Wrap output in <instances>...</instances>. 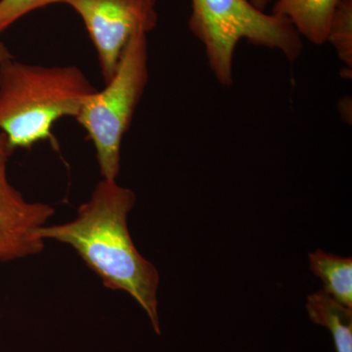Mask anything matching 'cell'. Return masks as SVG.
Segmentation results:
<instances>
[{
  "mask_svg": "<svg viewBox=\"0 0 352 352\" xmlns=\"http://www.w3.org/2000/svg\"><path fill=\"white\" fill-rule=\"evenodd\" d=\"M132 190L117 180L102 179L75 219L43 226L38 235L73 248L87 267L98 275L104 286L126 292L149 317L157 335L161 323L157 312L160 275L154 264L136 249L127 219L135 205Z\"/></svg>",
  "mask_w": 352,
  "mask_h": 352,
  "instance_id": "6da1fadb",
  "label": "cell"
},
{
  "mask_svg": "<svg viewBox=\"0 0 352 352\" xmlns=\"http://www.w3.org/2000/svg\"><path fill=\"white\" fill-rule=\"evenodd\" d=\"M97 89L76 66H39L10 59L0 66V132L11 152L53 142L58 120L76 119Z\"/></svg>",
  "mask_w": 352,
  "mask_h": 352,
  "instance_id": "7a4b0ae2",
  "label": "cell"
},
{
  "mask_svg": "<svg viewBox=\"0 0 352 352\" xmlns=\"http://www.w3.org/2000/svg\"><path fill=\"white\" fill-rule=\"evenodd\" d=\"M189 28L205 48L215 80L233 85L234 54L243 39L281 52L289 61L302 54V38L289 21L266 14L250 0H191Z\"/></svg>",
  "mask_w": 352,
  "mask_h": 352,
  "instance_id": "3957f363",
  "label": "cell"
},
{
  "mask_svg": "<svg viewBox=\"0 0 352 352\" xmlns=\"http://www.w3.org/2000/svg\"><path fill=\"white\" fill-rule=\"evenodd\" d=\"M147 34L131 39L118 68L103 90H97L83 104L76 120L94 146L103 179L117 180L120 150L134 113L149 80Z\"/></svg>",
  "mask_w": 352,
  "mask_h": 352,
  "instance_id": "277c9868",
  "label": "cell"
},
{
  "mask_svg": "<svg viewBox=\"0 0 352 352\" xmlns=\"http://www.w3.org/2000/svg\"><path fill=\"white\" fill-rule=\"evenodd\" d=\"M78 14L98 57L104 82H110L134 36L154 31L157 0H59Z\"/></svg>",
  "mask_w": 352,
  "mask_h": 352,
  "instance_id": "5b68a950",
  "label": "cell"
},
{
  "mask_svg": "<svg viewBox=\"0 0 352 352\" xmlns=\"http://www.w3.org/2000/svg\"><path fill=\"white\" fill-rule=\"evenodd\" d=\"M12 152L0 132V261L36 256L44 249L38 230L55 214L51 206L25 200L7 176V164Z\"/></svg>",
  "mask_w": 352,
  "mask_h": 352,
  "instance_id": "8992f818",
  "label": "cell"
},
{
  "mask_svg": "<svg viewBox=\"0 0 352 352\" xmlns=\"http://www.w3.org/2000/svg\"><path fill=\"white\" fill-rule=\"evenodd\" d=\"M340 0H276L274 15L289 21L300 38L322 45L327 43L329 25Z\"/></svg>",
  "mask_w": 352,
  "mask_h": 352,
  "instance_id": "52a82bcc",
  "label": "cell"
},
{
  "mask_svg": "<svg viewBox=\"0 0 352 352\" xmlns=\"http://www.w3.org/2000/svg\"><path fill=\"white\" fill-rule=\"evenodd\" d=\"M309 268L320 278L322 292L352 309V259L316 250L309 254Z\"/></svg>",
  "mask_w": 352,
  "mask_h": 352,
  "instance_id": "ba28073f",
  "label": "cell"
},
{
  "mask_svg": "<svg viewBox=\"0 0 352 352\" xmlns=\"http://www.w3.org/2000/svg\"><path fill=\"white\" fill-rule=\"evenodd\" d=\"M307 309L310 320L332 333L337 352H352L351 308L340 305L320 291L308 296Z\"/></svg>",
  "mask_w": 352,
  "mask_h": 352,
  "instance_id": "9c48e42d",
  "label": "cell"
},
{
  "mask_svg": "<svg viewBox=\"0 0 352 352\" xmlns=\"http://www.w3.org/2000/svg\"><path fill=\"white\" fill-rule=\"evenodd\" d=\"M332 43L340 61L351 71L352 0H340L329 25L327 43Z\"/></svg>",
  "mask_w": 352,
  "mask_h": 352,
  "instance_id": "30bf717a",
  "label": "cell"
},
{
  "mask_svg": "<svg viewBox=\"0 0 352 352\" xmlns=\"http://www.w3.org/2000/svg\"><path fill=\"white\" fill-rule=\"evenodd\" d=\"M56 3L59 0H0V32L32 11Z\"/></svg>",
  "mask_w": 352,
  "mask_h": 352,
  "instance_id": "8fae6325",
  "label": "cell"
},
{
  "mask_svg": "<svg viewBox=\"0 0 352 352\" xmlns=\"http://www.w3.org/2000/svg\"><path fill=\"white\" fill-rule=\"evenodd\" d=\"M13 56L11 54L10 51L6 47V44L0 41V66L2 64L6 63L8 60L12 59Z\"/></svg>",
  "mask_w": 352,
  "mask_h": 352,
  "instance_id": "7c38bea8",
  "label": "cell"
},
{
  "mask_svg": "<svg viewBox=\"0 0 352 352\" xmlns=\"http://www.w3.org/2000/svg\"><path fill=\"white\" fill-rule=\"evenodd\" d=\"M256 8L261 9V10L264 11V9L266 8L271 2L274 1V0H250Z\"/></svg>",
  "mask_w": 352,
  "mask_h": 352,
  "instance_id": "4fadbf2b",
  "label": "cell"
}]
</instances>
